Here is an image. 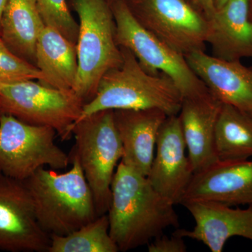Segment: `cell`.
<instances>
[{
    "label": "cell",
    "instance_id": "cell-8",
    "mask_svg": "<svg viewBox=\"0 0 252 252\" xmlns=\"http://www.w3.org/2000/svg\"><path fill=\"white\" fill-rule=\"evenodd\" d=\"M56 135L52 127L0 114V171L25 181L46 165L55 170L67 168L70 157L55 142Z\"/></svg>",
    "mask_w": 252,
    "mask_h": 252
},
{
    "label": "cell",
    "instance_id": "cell-31",
    "mask_svg": "<svg viewBox=\"0 0 252 252\" xmlns=\"http://www.w3.org/2000/svg\"></svg>",
    "mask_w": 252,
    "mask_h": 252
},
{
    "label": "cell",
    "instance_id": "cell-29",
    "mask_svg": "<svg viewBox=\"0 0 252 252\" xmlns=\"http://www.w3.org/2000/svg\"><path fill=\"white\" fill-rule=\"evenodd\" d=\"M107 1H108L109 3H112V2H114V1H130V0H107Z\"/></svg>",
    "mask_w": 252,
    "mask_h": 252
},
{
    "label": "cell",
    "instance_id": "cell-20",
    "mask_svg": "<svg viewBox=\"0 0 252 252\" xmlns=\"http://www.w3.org/2000/svg\"><path fill=\"white\" fill-rule=\"evenodd\" d=\"M215 149L220 161L248 160L252 157V114L222 104L215 127Z\"/></svg>",
    "mask_w": 252,
    "mask_h": 252
},
{
    "label": "cell",
    "instance_id": "cell-11",
    "mask_svg": "<svg viewBox=\"0 0 252 252\" xmlns=\"http://www.w3.org/2000/svg\"><path fill=\"white\" fill-rule=\"evenodd\" d=\"M157 153L147 179L154 189L174 205H181L194 175L186 154L180 118L168 116L160 127Z\"/></svg>",
    "mask_w": 252,
    "mask_h": 252
},
{
    "label": "cell",
    "instance_id": "cell-4",
    "mask_svg": "<svg viewBox=\"0 0 252 252\" xmlns=\"http://www.w3.org/2000/svg\"><path fill=\"white\" fill-rule=\"evenodd\" d=\"M79 16L78 74L74 92L84 103L94 98L102 77L122 63L116 25L107 0H74Z\"/></svg>",
    "mask_w": 252,
    "mask_h": 252
},
{
    "label": "cell",
    "instance_id": "cell-10",
    "mask_svg": "<svg viewBox=\"0 0 252 252\" xmlns=\"http://www.w3.org/2000/svg\"><path fill=\"white\" fill-rule=\"evenodd\" d=\"M51 236L38 223L24 181L0 171V250L49 252Z\"/></svg>",
    "mask_w": 252,
    "mask_h": 252
},
{
    "label": "cell",
    "instance_id": "cell-3",
    "mask_svg": "<svg viewBox=\"0 0 252 252\" xmlns=\"http://www.w3.org/2000/svg\"><path fill=\"white\" fill-rule=\"evenodd\" d=\"M120 48L122 64L102 77L77 122L101 111L117 109H158L167 116L178 115L182 95L175 83L164 74H149L129 50Z\"/></svg>",
    "mask_w": 252,
    "mask_h": 252
},
{
    "label": "cell",
    "instance_id": "cell-30",
    "mask_svg": "<svg viewBox=\"0 0 252 252\" xmlns=\"http://www.w3.org/2000/svg\"><path fill=\"white\" fill-rule=\"evenodd\" d=\"M187 1H189V2L191 3V4H193V5H195V6H196V5H195V0H187ZM196 7H197V6H196Z\"/></svg>",
    "mask_w": 252,
    "mask_h": 252
},
{
    "label": "cell",
    "instance_id": "cell-17",
    "mask_svg": "<svg viewBox=\"0 0 252 252\" xmlns=\"http://www.w3.org/2000/svg\"><path fill=\"white\" fill-rule=\"evenodd\" d=\"M207 44L212 56L228 61L252 59V22L249 0H229L209 18Z\"/></svg>",
    "mask_w": 252,
    "mask_h": 252
},
{
    "label": "cell",
    "instance_id": "cell-23",
    "mask_svg": "<svg viewBox=\"0 0 252 252\" xmlns=\"http://www.w3.org/2000/svg\"><path fill=\"white\" fill-rule=\"evenodd\" d=\"M41 79L39 69L10 51L0 38V85Z\"/></svg>",
    "mask_w": 252,
    "mask_h": 252
},
{
    "label": "cell",
    "instance_id": "cell-15",
    "mask_svg": "<svg viewBox=\"0 0 252 252\" xmlns=\"http://www.w3.org/2000/svg\"><path fill=\"white\" fill-rule=\"evenodd\" d=\"M221 105L210 92L182 99L178 117L194 174L218 161L215 132Z\"/></svg>",
    "mask_w": 252,
    "mask_h": 252
},
{
    "label": "cell",
    "instance_id": "cell-21",
    "mask_svg": "<svg viewBox=\"0 0 252 252\" xmlns=\"http://www.w3.org/2000/svg\"><path fill=\"white\" fill-rule=\"evenodd\" d=\"M49 252H118L109 234L107 214L100 215L79 229L66 235H52Z\"/></svg>",
    "mask_w": 252,
    "mask_h": 252
},
{
    "label": "cell",
    "instance_id": "cell-18",
    "mask_svg": "<svg viewBox=\"0 0 252 252\" xmlns=\"http://www.w3.org/2000/svg\"><path fill=\"white\" fill-rule=\"evenodd\" d=\"M35 65L42 74L41 84L73 91L78 74L77 44L46 26L38 39Z\"/></svg>",
    "mask_w": 252,
    "mask_h": 252
},
{
    "label": "cell",
    "instance_id": "cell-1",
    "mask_svg": "<svg viewBox=\"0 0 252 252\" xmlns=\"http://www.w3.org/2000/svg\"><path fill=\"white\" fill-rule=\"evenodd\" d=\"M109 234L119 252L148 245L169 227L179 228L175 205L154 189L146 176L122 161L111 186Z\"/></svg>",
    "mask_w": 252,
    "mask_h": 252
},
{
    "label": "cell",
    "instance_id": "cell-7",
    "mask_svg": "<svg viewBox=\"0 0 252 252\" xmlns=\"http://www.w3.org/2000/svg\"><path fill=\"white\" fill-rule=\"evenodd\" d=\"M84 104L74 91L54 89L39 81L0 85V114L31 125L52 127L62 140L72 137V126Z\"/></svg>",
    "mask_w": 252,
    "mask_h": 252
},
{
    "label": "cell",
    "instance_id": "cell-12",
    "mask_svg": "<svg viewBox=\"0 0 252 252\" xmlns=\"http://www.w3.org/2000/svg\"><path fill=\"white\" fill-rule=\"evenodd\" d=\"M181 205L190 212L195 225L192 230L178 228L172 234L201 242L212 252L223 251L233 237L252 241V205L245 210L205 200H186Z\"/></svg>",
    "mask_w": 252,
    "mask_h": 252
},
{
    "label": "cell",
    "instance_id": "cell-24",
    "mask_svg": "<svg viewBox=\"0 0 252 252\" xmlns=\"http://www.w3.org/2000/svg\"><path fill=\"white\" fill-rule=\"evenodd\" d=\"M149 252H186L187 248L183 238L162 234L148 244Z\"/></svg>",
    "mask_w": 252,
    "mask_h": 252
},
{
    "label": "cell",
    "instance_id": "cell-22",
    "mask_svg": "<svg viewBox=\"0 0 252 252\" xmlns=\"http://www.w3.org/2000/svg\"><path fill=\"white\" fill-rule=\"evenodd\" d=\"M38 9L46 26L60 32L77 44L79 24L73 17L67 0H36Z\"/></svg>",
    "mask_w": 252,
    "mask_h": 252
},
{
    "label": "cell",
    "instance_id": "cell-19",
    "mask_svg": "<svg viewBox=\"0 0 252 252\" xmlns=\"http://www.w3.org/2000/svg\"><path fill=\"white\" fill-rule=\"evenodd\" d=\"M45 26L36 0H8L0 20V38L10 51L35 65L36 45Z\"/></svg>",
    "mask_w": 252,
    "mask_h": 252
},
{
    "label": "cell",
    "instance_id": "cell-28",
    "mask_svg": "<svg viewBox=\"0 0 252 252\" xmlns=\"http://www.w3.org/2000/svg\"><path fill=\"white\" fill-rule=\"evenodd\" d=\"M250 2V16L252 22V0H249Z\"/></svg>",
    "mask_w": 252,
    "mask_h": 252
},
{
    "label": "cell",
    "instance_id": "cell-5",
    "mask_svg": "<svg viewBox=\"0 0 252 252\" xmlns=\"http://www.w3.org/2000/svg\"><path fill=\"white\" fill-rule=\"evenodd\" d=\"M75 145L72 154L80 162L94 195L97 216L107 214L111 186L118 162L124 155L114 121V110L94 113L73 125Z\"/></svg>",
    "mask_w": 252,
    "mask_h": 252
},
{
    "label": "cell",
    "instance_id": "cell-13",
    "mask_svg": "<svg viewBox=\"0 0 252 252\" xmlns=\"http://www.w3.org/2000/svg\"><path fill=\"white\" fill-rule=\"evenodd\" d=\"M186 200H205L231 207L252 205V160H218L194 174L182 202Z\"/></svg>",
    "mask_w": 252,
    "mask_h": 252
},
{
    "label": "cell",
    "instance_id": "cell-14",
    "mask_svg": "<svg viewBox=\"0 0 252 252\" xmlns=\"http://www.w3.org/2000/svg\"><path fill=\"white\" fill-rule=\"evenodd\" d=\"M185 58L210 94L222 104L252 114V68L240 61L217 59L204 51Z\"/></svg>",
    "mask_w": 252,
    "mask_h": 252
},
{
    "label": "cell",
    "instance_id": "cell-26",
    "mask_svg": "<svg viewBox=\"0 0 252 252\" xmlns=\"http://www.w3.org/2000/svg\"><path fill=\"white\" fill-rule=\"evenodd\" d=\"M228 1H229V0H215V8H216V9L220 8V6H223V5L225 4Z\"/></svg>",
    "mask_w": 252,
    "mask_h": 252
},
{
    "label": "cell",
    "instance_id": "cell-25",
    "mask_svg": "<svg viewBox=\"0 0 252 252\" xmlns=\"http://www.w3.org/2000/svg\"><path fill=\"white\" fill-rule=\"evenodd\" d=\"M197 8L203 13L207 18H210L215 13V0H195Z\"/></svg>",
    "mask_w": 252,
    "mask_h": 252
},
{
    "label": "cell",
    "instance_id": "cell-27",
    "mask_svg": "<svg viewBox=\"0 0 252 252\" xmlns=\"http://www.w3.org/2000/svg\"><path fill=\"white\" fill-rule=\"evenodd\" d=\"M7 1L8 0H0V20H1V15H2L3 11H4Z\"/></svg>",
    "mask_w": 252,
    "mask_h": 252
},
{
    "label": "cell",
    "instance_id": "cell-16",
    "mask_svg": "<svg viewBox=\"0 0 252 252\" xmlns=\"http://www.w3.org/2000/svg\"><path fill=\"white\" fill-rule=\"evenodd\" d=\"M167 117L158 109L114 110V124L124 149L123 163L148 175L158 135Z\"/></svg>",
    "mask_w": 252,
    "mask_h": 252
},
{
    "label": "cell",
    "instance_id": "cell-9",
    "mask_svg": "<svg viewBox=\"0 0 252 252\" xmlns=\"http://www.w3.org/2000/svg\"><path fill=\"white\" fill-rule=\"evenodd\" d=\"M126 2L143 27L177 52L186 56L195 51H205L210 21L187 0H130Z\"/></svg>",
    "mask_w": 252,
    "mask_h": 252
},
{
    "label": "cell",
    "instance_id": "cell-2",
    "mask_svg": "<svg viewBox=\"0 0 252 252\" xmlns=\"http://www.w3.org/2000/svg\"><path fill=\"white\" fill-rule=\"evenodd\" d=\"M72 167L59 173L41 167L25 180L38 223L49 235H66L97 218L94 195L80 162L70 154Z\"/></svg>",
    "mask_w": 252,
    "mask_h": 252
},
{
    "label": "cell",
    "instance_id": "cell-6",
    "mask_svg": "<svg viewBox=\"0 0 252 252\" xmlns=\"http://www.w3.org/2000/svg\"><path fill=\"white\" fill-rule=\"evenodd\" d=\"M116 25V40L129 50L146 72L167 76L182 99L210 92L189 65L184 55L172 49L139 23L125 1L110 3Z\"/></svg>",
    "mask_w": 252,
    "mask_h": 252
}]
</instances>
